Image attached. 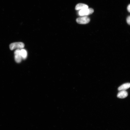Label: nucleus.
Segmentation results:
<instances>
[{"instance_id":"nucleus-1","label":"nucleus","mask_w":130,"mask_h":130,"mask_svg":"<svg viewBox=\"0 0 130 130\" xmlns=\"http://www.w3.org/2000/svg\"><path fill=\"white\" fill-rule=\"evenodd\" d=\"M94 9L92 8H88L80 10L78 12V15L80 16H86L92 13Z\"/></svg>"},{"instance_id":"nucleus-2","label":"nucleus","mask_w":130,"mask_h":130,"mask_svg":"<svg viewBox=\"0 0 130 130\" xmlns=\"http://www.w3.org/2000/svg\"><path fill=\"white\" fill-rule=\"evenodd\" d=\"M24 44L22 42H14L10 44L9 48L11 50H13L16 49H22L24 47Z\"/></svg>"},{"instance_id":"nucleus-3","label":"nucleus","mask_w":130,"mask_h":130,"mask_svg":"<svg viewBox=\"0 0 130 130\" xmlns=\"http://www.w3.org/2000/svg\"><path fill=\"white\" fill-rule=\"evenodd\" d=\"M90 21L89 17L87 16H84L79 17L76 19L77 22L80 24H86L88 23Z\"/></svg>"},{"instance_id":"nucleus-4","label":"nucleus","mask_w":130,"mask_h":130,"mask_svg":"<svg viewBox=\"0 0 130 130\" xmlns=\"http://www.w3.org/2000/svg\"><path fill=\"white\" fill-rule=\"evenodd\" d=\"M14 59L15 61L17 63L21 62L22 58L20 49H17L14 52Z\"/></svg>"},{"instance_id":"nucleus-5","label":"nucleus","mask_w":130,"mask_h":130,"mask_svg":"<svg viewBox=\"0 0 130 130\" xmlns=\"http://www.w3.org/2000/svg\"><path fill=\"white\" fill-rule=\"evenodd\" d=\"M128 95V93L125 90H121L117 94V97L119 98H123L127 97Z\"/></svg>"},{"instance_id":"nucleus-6","label":"nucleus","mask_w":130,"mask_h":130,"mask_svg":"<svg viewBox=\"0 0 130 130\" xmlns=\"http://www.w3.org/2000/svg\"><path fill=\"white\" fill-rule=\"evenodd\" d=\"M88 8V6L86 4L82 3L77 4L76 6L75 9L76 10H81Z\"/></svg>"},{"instance_id":"nucleus-7","label":"nucleus","mask_w":130,"mask_h":130,"mask_svg":"<svg viewBox=\"0 0 130 130\" xmlns=\"http://www.w3.org/2000/svg\"><path fill=\"white\" fill-rule=\"evenodd\" d=\"M130 87V83H124L118 88V90L119 91L125 90Z\"/></svg>"},{"instance_id":"nucleus-8","label":"nucleus","mask_w":130,"mask_h":130,"mask_svg":"<svg viewBox=\"0 0 130 130\" xmlns=\"http://www.w3.org/2000/svg\"><path fill=\"white\" fill-rule=\"evenodd\" d=\"M20 51L22 58L23 59H26L27 56V53L26 50L24 49H22Z\"/></svg>"},{"instance_id":"nucleus-9","label":"nucleus","mask_w":130,"mask_h":130,"mask_svg":"<svg viewBox=\"0 0 130 130\" xmlns=\"http://www.w3.org/2000/svg\"><path fill=\"white\" fill-rule=\"evenodd\" d=\"M126 21L128 24L130 25V16L127 17L126 19Z\"/></svg>"},{"instance_id":"nucleus-10","label":"nucleus","mask_w":130,"mask_h":130,"mask_svg":"<svg viewBox=\"0 0 130 130\" xmlns=\"http://www.w3.org/2000/svg\"><path fill=\"white\" fill-rule=\"evenodd\" d=\"M127 10L130 13V4H129L127 6Z\"/></svg>"}]
</instances>
